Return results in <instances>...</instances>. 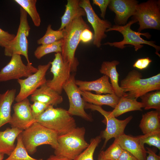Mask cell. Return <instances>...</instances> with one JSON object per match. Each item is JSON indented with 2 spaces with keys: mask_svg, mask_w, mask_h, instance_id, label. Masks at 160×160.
I'll return each mask as SVG.
<instances>
[{
  "mask_svg": "<svg viewBox=\"0 0 160 160\" xmlns=\"http://www.w3.org/2000/svg\"><path fill=\"white\" fill-rule=\"evenodd\" d=\"M87 28L90 27L82 17L74 20L64 28L65 35L61 54L63 61L70 65L71 72L77 70L79 63L75 57V52L80 42L81 33Z\"/></svg>",
  "mask_w": 160,
  "mask_h": 160,
  "instance_id": "6da1fadb",
  "label": "cell"
},
{
  "mask_svg": "<svg viewBox=\"0 0 160 160\" xmlns=\"http://www.w3.org/2000/svg\"><path fill=\"white\" fill-rule=\"evenodd\" d=\"M36 122L56 132L58 135H64L76 127L74 118L68 110L49 105L36 119Z\"/></svg>",
  "mask_w": 160,
  "mask_h": 160,
  "instance_id": "7a4b0ae2",
  "label": "cell"
},
{
  "mask_svg": "<svg viewBox=\"0 0 160 160\" xmlns=\"http://www.w3.org/2000/svg\"><path fill=\"white\" fill-rule=\"evenodd\" d=\"M84 127H76L68 133L58 135L55 155L73 160L89 145L85 140Z\"/></svg>",
  "mask_w": 160,
  "mask_h": 160,
  "instance_id": "3957f363",
  "label": "cell"
},
{
  "mask_svg": "<svg viewBox=\"0 0 160 160\" xmlns=\"http://www.w3.org/2000/svg\"><path fill=\"white\" fill-rule=\"evenodd\" d=\"M24 145L29 154H34L38 146L49 145L54 150L58 146V134L36 122L21 133Z\"/></svg>",
  "mask_w": 160,
  "mask_h": 160,
  "instance_id": "277c9868",
  "label": "cell"
},
{
  "mask_svg": "<svg viewBox=\"0 0 160 160\" xmlns=\"http://www.w3.org/2000/svg\"><path fill=\"white\" fill-rule=\"evenodd\" d=\"M137 22V20L133 19L124 25H112L111 27L107 29L106 32L113 31H118L122 35L123 39L120 41L108 42L104 44L109 45L110 46H113L121 49L124 48L126 47V45H131L134 47L135 50L137 51L143 47V45L142 44H146L156 49L155 53L160 57L159 52L160 50V47L156 45L154 41H147L140 37V36L143 35L149 39L151 37V35L149 33H142L136 32L131 28V25Z\"/></svg>",
  "mask_w": 160,
  "mask_h": 160,
  "instance_id": "5b68a950",
  "label": "cell"
},
{
  "mask_svg": "<svg viewBox=\"0 0 160 160\" xmlns=\"http://www.w3.org/2000/svg\"><path fill=\"white\" fill-rule=\"evenodd\" d=\"M133 19L138 22V32L151 29H160V1L149 0L138 4Z\"/></svg>",
  "mask_w": 160,
  "mask_h": 160,
  "instance_id": "8992f818",
  "label": "cell"
},
{
  "mask_svg": "<svg viewBox=\"0 0 160 160\" xmlns=\"http://www.w3.org/2000/svg\"><path fill=\"white\" fill-rule=\"evenodd\" d=\"M20 18L19 26L14 39L4 48L5 56L12 57L14 54L23 55L25 58L27 63H31L28 54V42L27 39L30 27L29 25L27 13L21 7L20 8Z\"/></svg>",
  "mask_w": 160,
  "mask_h": 160,
  "instance_id": "52a82bcc",
  "label": "cell"
},
{
  "mask_svg": "<svg viewBox=\"0 0 160 160\" xmlns=\"http://www.w3.org/2000/svg\"><path fill=\"white\" fill-rule=\"evenodd\" d=\"M85 109H89L96 111L105 117L103 121L106 122V127L102 133V137L105 139L103 148H104L108 141L112 138H117L124 134L125 129L132 119L133 117L130 116L125 119L120 120L112 116L110 111L104 110L101 106H98L85 102Z\"/></svg>",
  "mask_w": 160,
  "mask_h": 160,
  "instance_id": "ba28073f",
  "label": "cell"
},
{
  "mask_svg": "<svg viewBox=\"0 0 160 160\" xmlns=\"http://www.w3.org/2000/svg\"><path fill=\"white\" fill-rule=\"evenodd\" d=\"M75 75L71 74L68 80L63 86L67 95L69 103L68 111L71 116H76L88 121H92L91 117L85 111V102L80 92V90L76 84Z\"/></svg>",
  "mask_w": 160,
  "mask_h": 160,
  "instance_id": "9c48e42d",
  "label": "cell"
},
{
  "mask_svg": "<svg viewBox=\"0 0 160 160\" xmlns=\"http://www.w3.org/2000/svg\"><path fill=\"white\" fill-rule=\"evenodd\" d=\"M50 62L44 65H38L37 71L24 79L17 80L20 86V91L15 97L17 102L28 98L41 86L46 83L47 80L45 75L50 66Z\"/></svg>",
  "mask_w": 160,
  "mask_h": 160,
  "instance_id": "30bf717a",
  "label": "cell"
},
{
  "mask_svg": "<svg viewBox=\"0 0 160 160\" xmlns=\"http://www.w3.org/2000/svg\"><path fill=\"white\" fill-rule=\"evenodd\" d=\"M37 70V68L32 65L31 63L25 65L20 55L14 54L10 61L0 71V82L18 80L22 77H27Z\"/></svg>",
  "mask_w": 160,
  "mask_h": 160,
  "instance_id": "8fae6325",
  "label": "cell"
},
{
  "mask_svg": "<svg viewBox=\"0 0 160 160\" xmlns=\"http://www.w3.org/2000/svg\"><path fill=\"white\" fill-rule=\"evenodd\" d=\"M55 57L53 60L50 62V72L53 74V78L47 80L45 84L61 95L63 86L71 76V69L70 65L63 60L61 53H56Z\"/></svg>",
  "mask_w": 160,
  "mask_h": 160,
  "instance_id": "7c38bea8",
  "label": "cell"
},
{
  "mask_svg": "<svg viewBox=\"0 0 160 160\" xmlns=\"http://www.w3.org/2000/svg\"><path fill=\"white\" fill-rule=\"evenodd\" d=\"M79 6L84 10L88 22L91 25L94 31L93 44L100 47L103 39L107 37L106 30L111 27L112 23L109 21L101 19L96 13L89 0H80Z\"/></svg>",
  "mask_w": 160,
  "mask_h": 160,
  "instance_id": "4fadbf2b",
  "label": "cell"
},
{
  "mask_svg": "<svg viewBox=\"0 0 160 160\" xmlns=\"http://www.w3.org/2000/svg\"><path fill=\"white\" fill-rule=\"evenodd\" d=\"M142 77L140 72L133 70L121 81L119 86L126 93L125 97L137 99L145 93L148 78L143 79Z\"/></svg>",
  "mask_w": 160,
  "mask_h": 160,
  "instance_id": "5bb4252c",
  "label": "cell"
},
{
  "mask_svg": "<svg viewBox=\"0 0 160 160\" xmlns=\"http://www.w3.org/2000/svg\"><path fill=\"white\" fill-rule=\"evenodd\" d=\"M30 105L29 100L26 98L13 105L14 112L9 123L11 127L23 131L36 122Z\"/></svg>",
  "mask_w": 160,
  "mask_h": 160,
  "instance_id": "9a60e30c",
  "label": "cell"
},
{
  "mask_svg": "<svg viewBox=\"0 0 160 160\" xmlns=\"http://www.w3.org/2000/svg\"><path fill=\"white\" fill-rule=\"evenodd\" d=\"M138 4L135 0H110L108 7L115 14L116 25H126L129 17L135 15Z\"/></svg>",
  "mask_w": 160,
  "mask_h": 160,
  "instance_id": "2e32d148",
  "label": "cell"
},
{
  "mask_svg": "<svg viewBox=\"0 0 160 160\" xmlns=\"http://www.w3.org/2000/svg\"><path fill=\"white\" fill-rule=\"evenodd\" d=\"M117 138L123 149L129 152L138 160H146V150L137 136L133 137L124 133Z\"/></svg>",
  "mask_w": 160,
  "mask_h": 160,
  "instance_id": "e0dca14e",
  "label": "cell"
},
{
  "mask_svg": "<svg viewBox=\"0 0 160 160\" xmlns=\"http://www.w3.org/2000/svg\"><path fill=\"white\" fill-rule=\"evenodd\" d=\"M75 82L79 89L81 91L89 92L93 91L95 92L96 94L99 95L114 93L111 85L109 81V77L105 75L92 81L76 80Z\"/></svg>",
  "mask_w": 160,
  "mask_h": 160,
  "instance_id": "ac0fdd59",
  "label": "cell"
},
{
  "mask_svg": "<svg viewBox=\"0 0 160 160\" xmlns=\"http://www.w3.org/2000/svg\"><path fill=\"white\" fill-rule=\"evenodd\" d=\"M31 100L33 102L38 101L54 106L61 103L63 100L60 95L45 84L31 95Z\"/></svg>",
  "mask_w": 160,
  "mask_h": 160,
  "instance_id": "d6986e66",
  "label": "cell"
},
{
  "mask_svg": "<svg viewBox=\"0 0 160 160\" xmlns=\"http://www.w3.org/2000/svg\"><path fill=\"white\" fill-rule=\"evenodd\" d=\"M119 64V62L117 60L111 62L103 61L101 64L100 72L108 76L114 93L120 98L123 96L125 97L126 93L119 84V75L116 70V66Z\"/></svg>",
  "mask_w": 160,
  "mask_h": 160,
  "instance_id": "ffe728a7",
  "label": "cell"
},
{
  "mask_svg": "<svg viewBox=\"0 0 160 160\" xmlns=\"http://www.w3.org/2000/svg\"><path fill=\"white\" fill-rule=\"evenodd\" d=\"M16 89H8L0 94V128L10 122L11 107L15 100Z\"/></svg>",
  "mask_w": 160,
  "mask_h": 160,
  "instance_id": "44dd1931",
  "label": "cell"
},
{
  "mask_svg": "<svg viewBox=\"0 0 160 160\" xmlns=\"http://www.w3.org/2000/svg\"><path fill=\"white\" fill-rule=\"evenodd\" d=\"M80 92L84 100L86 102L100 106L107 105L113 108L116 105L119 99L114 93L102 95L80 90Z\"/></svg>",
  "mask_w": 160,
  "mask_h": 160,
  "instance_id": "7402d4cb",
  "label": "cell"
},
{
  "mask_svg": "<svg viewBox=\"0 0 160 160\" xmlns=\"http://www.w3.org/2000/svg\"><path fill=\"white\" fill-rule=\"evenodd\" d=\"M79 1L67 0L64 13L61 18V25L58 30L63 29L74 20L86 16L84 10L79 6Z\"/></svg>",
  "mask_w": 160,
  "mask_h": 160,
  "instance_id": "603a6c76",
  "label": "cell"
},
{
  "mask_svg": "<svg viewBox=\"0 0 160 160\" xmlns=\"http://www.w3.org/2000/svg\"><path fill=\"white\" fill-rule=\"evenodd\" d=\"M22 131L12 127L0 131V153L9 156L15 148V140Z\"/></svg>",
  "mask_w": 160,
  "mask_h": 160,
  "instance_id": "cb8c5ba5",
  "label": "cell"
},
{
  "mask_svg": "<svg viewBox=\"0 0 160 160\" xmlns=\"http://www.w3.org/2000/svg\"><path fill=\"white\" fill-rule=\"evenodd\" d=\"M139 126L144 134L160 131V111H151L143 114Z\"/></svg>",
  "mask_w": 160,
  "mask_h": 160,
  "instance_id": "d4e9b609",
  "label": "cell"
},
{
  "mask_svg": "<svg viewBox=\"0 0 160 160\" xmlns=\"http://www.w3.org/2000/svg\"><path fill=\"white\" fill-rule=\"evenodd\" d=\"M143 104L138 102L137 99L127 98L123 96L119 98V101L110 114L115 117L126 112L135 111H142Z\"/></svg>",
  "mask_w": 160,
  "mask_h": 160,
  "instance_id": "484cf974",
  "label": "cell"
},
{
  "mask_svg": "<svg viewBox=\"0 0 160 160\" xmlns=\"http://www.w3.org/2000/svg\"><path fill=\"white\" fill-rule=\"evenodd\" d=\"M21 133L17 138V143L15 149L4 160H43L42 159H36L30 156L23 142Z\"/></svg>",
  "mask_w": 160,
  "mask_h": 160,
  "instance_id": "4316f807",
  "label": "cell"
},
{
  "mask_svg": "<svg viewBox=\"0 0 160 160\" xmlns=\"http://www.w3.org/2000/svg\"><path fill=\"white\" fill-rule=\"evenodd\" d=\"M30 16L34 25L39 27L41 23L40 17L36 7V0H15Z\"/></svg>",
  "mask_w": 160,
  "mask_h": 160,
  "instance_id": "83f0119b",
  "label": "cell"
},
{
  "mask_svg": "<svg viewBox=\"0 0 160 160\" xmlns=\"http://www.w3.org/2000/svg\"><path fill=\"white\" fill-rule=\"evenodd\" d=\"M141 102L144 105V109L148 110L154 109L160 111V90L146 93L140 97Z\"/></svg>",
  "mask_w": 160,
  "mask_h": 160,
  "instance_id": "f1b7e54d",
  "label": "cell"
},
{
  "mask_svg": "<svg viewBox=\"0 0 160 160\" xmlns=\"http://www.w3.org/2000/svg\"><path fill=\"white\" fill-rule=\"evenodd\" d=\"M65 35V28L61 30H54L52 25H48L44 35L37 41L39 44L44 45L54 43L63 39Z\"/></svg>",
  "mask_w": 160,
  "mask_h": 160,
  "instance_id": "f546056e",
  "label": "cell"
},
{
  "mask_svg": "<svg viewBox=\"0 0 160 160\" xmlns=\"http://www.w3.org/2000/svg\"><path fill=\"white\" fill-rule=\"evenodd\" d=\"M63 43V39L53 43L41 45L36 49L34 55L37 59H40L48 54L55 52L61 53Z\"/></svg>",
  "mask_w": 160,
  "mask_h": 160,
  "instance_id": "4dcf8cb0",
  "label": "cell"
},
{
  "mask_svg": "<svg viewBox=\"0 0 160 160\" xmlns=\"http://www.w3.org/2000/svg\"><path fill=\"white\" fill-rule=\"evenodd\" d=\"M123 150L116 138H115L113 143L106 150L101 151L99 155L104 160H117Z\"/></svg>",
  "mask_w": 160,
  "mask_h": 160,
  "instance_id": "1f68e13d",
  "label": "cell"
},
{
  "mask_svg": "<svg viewBox=\"0 0 160 160\" xmlns=\"http://www.w3.org/2000/svg\"><path fill=\"white\" fill-rule=\"evenodd\" d=\"M102 137L97 136L91 139L87 147L73 160H94L95 150L101 141Z\"/></svg>",
  "mask_w": 160,
  "mask_h": 160,
  "instance_id": "d6a6232c",
  "label": "cell"
},
{
  "mask_svg": "<svg viewBox=\"0 0 160 160\" xmlns=\"http://www.w3.org/2000/svg\"><path fill=\"white\" fill-rule=\"evenodd\" d=\"M143 144L146 143L160 149V131L154 132L137 136Z\"/></svg>",
  "mask_w": 160,
  "mask_h": 160,
  "instance_id": "836d02e7",
  "label": "cell"
},
{
  "mask_svg": "<svg viewBox=\"0 0 160 160\" xmlns=\"http://www.w3.org/2000/svg\"><path fill=\"white\" fill-rule=\"evenodd\" d=\"M158 90H160V73L148 78V83L145 90V93Z\"/></svg>",
  "mask_w": 160,
  "mask_h": 160,
  "instance_id": "e575fe53",
  "label": "cell"
},
{
  "mask_svg": "<svg viewBox=\"0 0 160 160\" xmlns=\"http://www.w3.org/2000/svg\"><path fill=\"white\" fill-rule=\"evenodd\" d=\"M49 106L38 101L34 102L33 104H31L32 113L35 119L45 110Z\"/></svg>",
  "mask_w": 160,
  "mask_h": 160,
  "instance_id": "d590c367",
  "label": "cell"
},
{
  "mask_svg": "<svg viewBox=\"0 0 160 160\" xmlns=\"http://www.w3.org/2000/svg\"><path fill=\"white\" fill-rule=\"evenodd\" d=\"M15 36L14 34H10L0 28V45L5 48L12 40Z\"/></svg>",
  "mask_w": 160,
  "mask_h": 160,
  "instance_id": "8d00e7d4",
  "label": "cell"
},
{
  "mask_svg": "<svg viewBox=\"0 0 160 160\" xmlns=\"http://www.w3.org/2000/svg\"><path fill=\"white\" fill-rule=\"evenodd\" d=\"M110 0H93V4L98 6L101 11V17L105 19L106 11L107 7L110 2Z\"/></svg>",
  "mask_w": 160,
  "mask_h": 160,
  "instance_id": "74e56055",
  "label": "cell"
},
{
  "mask_svg": "<svg viewBox=\"0 0 160 160\" xmlns=\"http://www.w3.org/2000/svg\"><path fill=\"white\" fill-rule=\"evenodd\" d=\"M152 62L148 57L139 58L135 62L133 66L140 70H143L147 68Z\"/></svg>",
  "mask_w": 160,
  "mask_h": 160,
  "instance_id": "f35d334b",
  "label": "cell"
},
{
  "mask_svg": "<svg viewBox=\"0 0 160 160\" xmlns=\"http://www.w3.org/2000/svg\"><path fill=\"white\" fill-rule=\"evenodd\" d=\"M93 37L94 35L90 28H85L81 33L80 41L84 43H89L92 40Z\"/></svg>",
  "mask_w": 160,
  "mask_h": 160,
  "instance_id": "ab89813d",
  "label": "cell"
},
{
  "mask_svg": "<svg viewBox=\"0 0 160 160\" xmlns=\"http://www.w3.org/2000/svg\"><path fill=\"white\" fill-rule=\"evenodd\" d=\"M117 160H138L132 154L125 150L123 151Z\"/></svg>",
  "mask_w": 160,
  "mask_h": 160,
  "instance_id": "60d3db41",
  "label": "cell"
},
{
  "mask_svg": "<svg viewBox=\"0 0 160 160\" xmlns=\"http://www.w3.org/2000/svg\"><path fill=\"white\" fill-rule=\"evenodd\" d=\"M147 149V156L146 160H160V157L156 154V152L151 148L146 147Z\"/></svg>",
  "mask_w": 160,
  "mask_h": 160,
  "instance_id": "b9f144b4",
  "label": "cell"
},
{
  "mask_svg": "<svg viewBox=\"0 0 160 160\" xmlns=\"http://www.w3.org/2000/svg\"><path fill=\"white\" fill-rule=\"evenodd\" d=\"M46 160H72L65 157L59 156L55 155H52Z\"/></svg>",
  "mask_w": 160,
  "mask_h": 160,
  "instance_id": "7bdbcfd3",
  "label": "cell"
},
{
  "mask_svg": "<svg viewBox=\"0 0 160 160\" xmlns=\"http://www.w3.org/2000/svg\"><path fill=\"white\" fill-rule=\"evenodd\" d=\"M4 154L0 153V160H3L4 158Z\"/></svg>",
  "mask_w": 160,
  "mask_h": 160,
  "instance_id": "ee69618b",
  "label": "cell"
},
{
  "mask_svg": "<svg viewBox=\"0 0 160 160\" xmlns=\"http://www.w3.org/2000/svg\"><path fill=\"white\" fill-rule=\"evenodd\" d=\"M98 160H105L103 159L99 155H98Z\"/></svg>",
  "mask_w": 160,
  "mask_h": 160,
  "instance_id": "f6af8a7d",
  "label": "cell"
},
{
  "mask_svg": "<svg viewBox=\"0 0 160 160\" xmlns=\"http://www.w3.org/2000/svg\"><path fill=\"white\" fill-rule=\"evenodd\" d=\"M0 46H1V45H0Z\"/></svg>",
  "mask_w": 160,
  "mask_h": 160,
  "instance_id": "bcb514c9",
  "label": "cell"
}]
</instances>
